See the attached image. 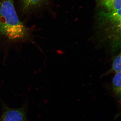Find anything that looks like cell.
<instances>
[{
  "mask_svg": "<svg viewBox=\"0 0 121 121\" xmlns=\"http://www.w3.org/2000/svg\"><path fill=\"white\" fill-rule=\"evenodd\" d=\"M28 30L20 20L16 13L14 0H2L0 2V34L10 41H24Z\"/></svg>",
  "mask_w": 121,
  "mask_h": 121,
  "instance_id": "1",
  "label": "cell"
},
{
  "mask_svg": "<svg viewBox=\"0 0 121 121\" xmlns=\"http://www.w3.org/2000/svg\"><path fill=\"white\" fill-rule=\"evenodd\" d=\"M121 53L113 57L112 58V66L111 69L106 72L102 76L112 73H116L121 71Z\"/></svg>",
  "mask_w": 121,
  "mask_h": 121,
  "instance_id": "5",
  "label": "cell"
},
{
  "mask_svg": "<svg viewBox=\"0 0 121 121\" xmlns=\"http://www.w3.org/2000/svg\"><path fill=\"white\" fill-rule=\"evenodd\" d=\"M49 0H21V7L25 13L38 9L46 4Z\"/></svg>",
  "mask_w": 121,
  "mask_h": 121,
  "instance_id": "3",
  "label": "cell"
},
{
  "mask_svg": "<svg viewBox=\"0 0 121 121\" xmlns=\"http://www.w3.org/2000/svg\"><path fill=\"white\" fill-rule=\"evenodd\" d=\"M26 105L13 108L3 103L2 112L0 121H27Z\"/></svg>",
  "mask_w": 121,
  "mask_h": 121,
  "instance_id": "2",
  "label": "cell"
},
{
  "mask_svg": "<svg viewBox=\"0 0 121 121\" xmlns=\"http://www.w3.org/2000/svg\"><path fill=\"white\" fill-rule=\"evenodd\" d=\"M113 91L118 98L121 96V71L116 73L112 80Z\"/></svg>",
  "mask_w": 121,
  "mask_h": 121,
  "instance_id": "6",
  "label": "cell"
},
{
  "mask_svg": "<svg viewBox=\"0 0 121 121\" xmlns=\"http://www.w3.org/2000/svg\"><path fill=\"white\" fill-rule=\"evenodd\" d=\"M101 4L106 8L110 13L121 11V0H98Z\"/></svg>",
  "mask_w": 121,
  "mask_h": 121,
  "instance_id": "4",
  "label": "cell"
}]
</instances>
